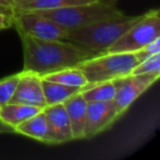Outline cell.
<instances>
[{"label": "cell", "instance_id": "obj_24", "mask_svg": "<svg viewBox=\"0 0 160 160\" xmlns=\"http://www.w3.org/2000/svg\"><path fill=\"white\" fill-rule=\"evenodd\" d=\"M0 109H1V104H0Z\"/></svg>", "mask_w": 160, "mask_h": 160}, {"label": "cell", "instance_id": "obj_23", "mask_svg": "<svg viewBox=\"0 0 160 160\" xmlns=\"http://www.w3.org/2000/svg\"><path fill=\"white\" fill-rule=\"evenodd\" d=\"M8 1H9V2H10V3H11V2H12V0H8ZM11 6H12V5H11Z\"/></svg>", "mask_w": 160, "mask_h": 160}, {"label": "cell", "instance_id": "obj_2", "mask_svg": "<svg viewBox=\"0 0 160 160\" xmlns=\"http://www.w3.org/2000/svg\"><path fill=\"white\" fill-rule=\"evenodd\" d=\"M142 16H123L96 22L88 27L69 30L66 41L100 54L110 47Z\"/></svg>", "mask_w": 160, "mask_h": 160}, {"label": "cell", "instance_id": "obj_15", "mask_svg": "<svg viewBox=\"0 0 160 160\" xmlns=\"http://www.w3.org/2000/svg\"><path fill=\"white\" fill-rule=\"evenodd\" d=\"M42 83L45 101H46V107L47 105L57 104V103H64L67 99L80 92L82 89V88L70 87V86L62 85V83L54 82V81L45 80L43 78Z\"/></svg>", "mask_w": 160, "mask_h": 160}, {"label": "cell", "instance_id": "obj_7", "mask_svg": "<svg viewBox=\"0 0 160 160\" xmlns=\"http://www.w3.org/2000/svg\"><path fill=\"white\" fill-rule=\"evenodd\" d=\"M160 75H127L114 79L116 87V94L113 99L114 107L118 111V115L122 118L131 105L146 92L153 83L159 79Z\"/></svg>", "mask_w": 160, "mask_h": 160}, {"label": "cell", "instance_id": "obj_4", "mask_svg": "<svg viewBox=\"0 0 160 160\" xmlns=\"http://www.w3.org/2000/svg\"><path fill=\"white\" fill-rule=\"evenodd\" d=\"M138 62L135 53H100L76 67L82 71L87 79L88 85L85 88H89L129 75Z\"/></svg>", "mask_w": 160, "mask_h": 160}, {"label": "cell", "instance_id": "obj_18", "mask_svg": "<svg viewBox=\"0 0 160 160\" xmlns=\"http://www.w3.org/2000/svg\"><path fill=\"white\" fill-rule=\"evenodd\" d=\"M19 77H20V72H17L3 79H0V104L1 107L11 101L17 89Z\"/></svg>", "mask_w": 160, "mask_h": 160}, {"label": "cell", "instance_id": "obj_14", "mask_svg": "<svg viewBox=\"0 0 160 160\" xmlns=\"http://www.w3.org/2000/svg\"><path fill=\"white\" fill-rule=\"evenodd\" d=\"M41 111H43V109L34 105L9 102L0 109V120L10 126L16 127L23 121L32 118Z\"/></svg>", "mask_w": 160, "mask_h": 160}, {"label": "cell", "instance_id": "obj_3", "mask_svg": "<svg viewBox=\"0 0 160 160\" xmlns=\"http://www.w3.org/2000/svg\"><path fill=\"white\" fill-rule=\"evenodd\" d=\"M29 12H38L47 17L67 30L79 29L103 20L125 16L124 12L118 7V0H103L48 11Z\"/></svg>", "mask_w": 160, "mask_h": 160}, {"label": "cell", "instance_id": "obj_19", "mask_svg": "<svg viewBox=\"0 0 160 160\" xmlns=\"http://www.w3.org/2000/svg\"><path fill=\"white\" fill-rule=\"evenodd\" d=\"M160 75V53L155 54L138 62L129 75Z\"/></svg>", "mask_w": 160, "mask_h": 160}, {"label": "cell", "instance_id": "obj_22", "mask_svg": "<svg viewBox=\"0 0 160 160\" xmlns=\"http://www.w3.org/2000/svg\"><path fill=\"white\" fill-rule=\"evenodd\" d=\"M0 134H16V129L0 120Z\"/></svg>", "mask_w": 160, "mask_h": 160}, {"label": "cell", "instance_id": "obj_21", "mask_svg": "<svg viewBox=\"0 0 160 160\" xmlns=\"http://www.w3.org/2000/svg\"><path fill=\"white\" fill-rule=\"evenodd\" d=\"M13 16H8V14L0 13V31L1 30L10 29L13 27Z\"/></svg>", "mask_w": 160, "mask_h": 160}, {"label": "cell", "instance_id": "obj_12", "mask_svg": "<svg viewBox=\"0 0 160 160\" xmlns=\"http://www.w3.org/2000/svg\"><path fill=\"white\" fill-rule=\"evenodd\" d=\"M103 0H12V8L14 12L29 11H48L60 9L82 3L96 2Z\"/></svg>", "mask_w": 160, "mask_h": 160}, {"label": "cell", "instance_id": "obj_1", "mask_svg": "<svg viewBox=\"0 0 160 160\" xmlns=\"http://www.w3.org/2000/svg\"><path fill=\"white\" fill-rule=\"evenodd\" d=\"M23 51V70L42 76L78 64L98 53L66 40H41L18 31Z\"/></svg>", "mask_w": 160, "mask_h": 160}, {"label": "cell", "instance_id": "obj_16", "mask_svg": "<svg viewBox=\"0 0 160 160\" xmlns=\"http://www.w3.org/2000/svg\"><path fill=\"white\" fill-rule=\"evenodd\" d=\"M43 79L54 81V82L62 83L76 88H85L88 85L85 75L78 67H67L57 71L46 73L42 76Z\"/></svg>", "mask_w": 160, "mask_h": 160}, {"label": "cell", "instance_id": "obj_13", "mask_svg": "<svg viewBox=\"0 0 160 160\" xmlns=\"http://www.w3.org/2000/svg\"><path fill=\"white\" fill-rule=\"evenodd\" d=\"M16 134L27 136V137L33 138L44 144H49L51 142V137H49L48 124H47L46 116L44 112L41 111L40 113L35 114L32 118L23 121L19 125L14 127Z\"/></svg>", "mask_w": 160, "mask_h": 160}, {"label": "cell", "instance_id": "obj_11", "mask_svg": "<svg viewBox=\"0 0 160 160\" xmlns=\"http://www.w3.org/2000/svg\"><path fill=\"white\" fill-rule=\"evenodd\" d=\"M87 104L88 102L80 92L73 94L64 102V107L70 121L73 139H83Z\"/></svg>", "mask_w": 160, "mask_h": 160}, {"label": "cell", "instance_id": "obj_20", "mask_svg": "<svg viewBox=\"0 0 160 160\" xmlns=\"http://www.w3.org/2000/svg\"><path fill=\"white\" fill-rule=\"evenodd\" d=\"M137 57L138 62L146 59V58L150 57V56L155 55V54L160 53V38H157L155 41H152L151 43L147 44L146 46H144L142 48L138 49V51L134 52Z\"/></svg>", "mask_w": 160, "mask_h": 160}, {"label": "cell", "instance_id": "obj_10", "mask_svg": "<svg viewBox=\"0 0 160 160\" xmlns=\"http://www.w3.org/2000/svg\"><path fill=\"white\" fill-rule=\"evenodd\" d=\"M48 124L52 145L64 144L73 140L71 125L64 103L47 105L43 109Z\"/></svg>", "mask_w": 160, "mask_h": 160}, {"label": "cell", "instance_id": "obj_17", "mask_svg": "<svg viewBox=\"0 0 160 160\" xmlns=\"http://www.w3.org/2000/svg\"><path fill=\"white\" fill-rule=\"evenodd\" d=\"M87 102H105V101H113L116 94V87L113 80L100 82L89 88H82L80 91Z\"/></svg>", "mask_w": 160, "mask_h": 160}, {"label": "cell", "instance_id": "obj_5", "mask_svg": "<svg viewBox=\"0 0 160 160\" xmlns=\"http://www.w3.org/2000/svg\"><path fill=\"white\" fill-rule=\"evenodd\" d=\"M160 38V13L149 10L103 53H134Z\"/></svg>", "mask_w": 160, "mask_h": 160}, {"label": "cell", "instance_id": "obj_8", "mask_svg": "<svg viewBox=\"0 0 160 160\" xmlns=\"http://www.w3.org/2000/svg\"><path fill=\"white\" fill-rule=\"evenodd\" d=\"M120 118L113 101L88 102L83 139L92 138L109 129Z\"/></svg>", "mask_w": 160, "mask_h": 160}, {"label": "cell", "instance_id": "obj_6", "mask_svg": "<svg viewBox=\"0 0 160 160\" xmlns=\"http://www.w3.org/2000/svg\"><path fill=\"white\" fill-rule=\"evenodd\" d=\"M13 27L17 32H24L41 40H66L68 31L55 21L38 12H14Z\"/></svg>", "mask_w": 160, "mask_h": 160}, {"label": "cell", "instance_id": "obj_9", "mask_svg": "<svg viewBox=\"0 0 160 160\" xmlns=\"http://www.w3.org/2000/svg\"><path fill=\"white\" fill-rule=\"evenodd\" d=\"M10 102L34 105L44 109L46 107L42 77L31 70H22L20 72L17 89Z\"/></svg>", "mask_w": 160, "mask_h": 160}]
</instances>
